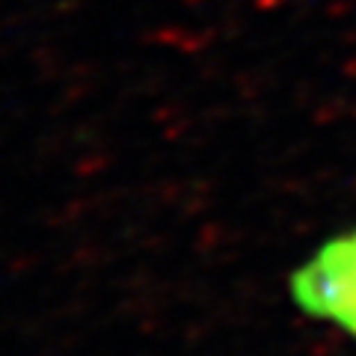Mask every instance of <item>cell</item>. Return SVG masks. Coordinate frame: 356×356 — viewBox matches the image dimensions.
<instances>
[{
    "label": "cell",
    "mask_w": 356,
    "mask_h": 356,
    "mask_svg": "<svg viewBox=\"0 0 356 356\" xmlns=\"http://www.w3.org/2000/svg\"><path fill=\"white\" fill-rule=\"evenodd\" d=\"M300 318L356 341V220L318 241L285 276Z\"/></svg>",
    "instance_id": "obj_1"
}]
</instances>
